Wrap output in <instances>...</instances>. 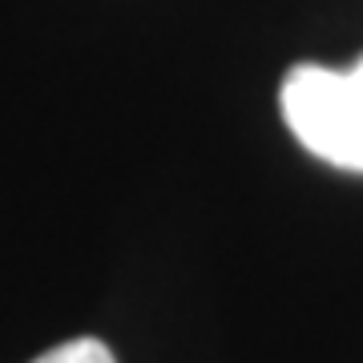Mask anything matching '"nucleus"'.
I'll return each instance as SVG.
<instances>
[{
    "label": "nucleus",
    "instance_id": "f257e3e1",
    "mask_svg": "<svg viewBox=\"0 0 363 363\" xmlns=\"http://www.w3.org/2000/svg\"><path fill=\"white\" fill-rule=\"evenodd\" d=\"M279 105L303 150L363 174V57L351 69L295 65L283 77Z\"/></svg>",
    "mask_w": 363,
    "mask_h": 363
},
{
    "label": "nucleus",
    "instance_id": "f03ea898",
    "mask_svg": "<svg viewBox=\"0 0 363 363\" xmlns=\"http://www.w3.org/2000/svg\"><path fill=\"white\" fill-rule=\"evenodd\" d=\"M33 363H117V359L101 339H69V343L45 351V355L33 359Z\"/></svg>",
    "mask_w": 363,
    "mask_h": 363
}]
</instances>
